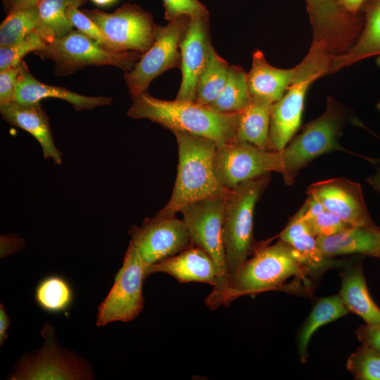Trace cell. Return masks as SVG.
<instances>
[{"label":"cell","instance_id":"obj_1","mask_svg":"<svg viewBox=\"0 0 380 380\" xmlns=\"http://www.w3.org/2000/svg\"><path fill=\"white\" fill-rule=\"evenodd\" d=\"M293 278L302 283L310 293L315 288L308 271L297 252L286 242L279 239L273 245L262 244L233 274L223 286L205 298L206 305L215 310L227 305L244 295L268 291H282L293 293L286 281Z\"/></svg>","mask_w":380,"mask_h":380},{"label":"cell","instance_id":"obj_2","mask_svg":"<svg viewBox=\"0 0 380 380\" xmlns=\"http://www.w3.org/2000/svg\"><path fill=\"white\" fill-rule=\"evenodd\" d=\"M241 113H220L195 102L161 100L144 91L132 97L127 114L134 119L150 120L172 132L210 139L220 146L235 141Z\"/></svg>","mask_w":380,"mask_h":380},{"label":"cell","instance_id":"obj_3","mask_svg":"<svg viewBox=\"0 0 380 380\" xmlns=\"http://www.w3.org/2000/svg\"><path fill=\"white\" fill-rule=\"evenodd\" d=\"M173 134L178 147L176 180L169 201L156 216H175L184 206L204 198L227 199L231 190L220 183L214 171L216 143L184 132Z\"/></svg>","mask_w":380,"mask_h":380},{"label":"cell","instance_id":"obj_4","mask_svg":"<svg viewBox=\"0 0 380 380\" xmlns=\"http://www.w3.org/2000/svg\"><path fill=\"white\" fill-rule=\"evenodd\" d=\"M270 180L265 174L239 184L231 190L226 200L222 242L224 252L225 272L222 286L262 244L253 236V215L256 203Z\"/></svg>","mask_w":380,"mask_h":380},{"label":"cell","instance_id":"obj_5","mask_svg":"<svg viewBox=\"0 0 380 380\" xmlns=\"http://www.w3.org/2000/svg\"><path fill=\"white\" fill-rule=\"evenodd\" d=\"M346 112L333 99L327 100L324 113L306 124L281 153V175L287 185L292 184L300 170L315 158L334 151H347L339 143Z\"/></svg>","mask_w":380,"mask_h":380},{"label":"cell","instance_id":"obj_6","mask_svg":"<svg viewBox=\"0 0 380 380\" xmlns=\"http://www.w3.org/2000/svg\"><path fill=\"white\" fill-rule=\"evenodd\" d=\"M33 53L43 60L52 61L57 76H66L90 65H113L127 72L142 55L135 51L108 50L78 30L47 43Z\"/></svg>","mask_w":380,"mask_h":380},{"label":"cell","instance_id":"obj_7","mask_svg":"<svg viewBox=\"0 0 380 380\" xmlns=\"http://www.w3.org/2000/svg\"><path fill=\"white\" fill-rule=\"evenodd\" d=\"M295 68L292 83L271 108L269 139L272 151H281L291 140L300 125L310 86L326 72L324 62L312 54H307Z\"/></svg>","mask_w":380,"mask_h":380},{"label":"cell","instance_id":"obj_8","mask_svg":"<svg viewBox=\"0 0 380 380\" xmlns=\"http://www.w3.org/2000/svg\"><path fill=\"white\" fill-rule=\"evenodd\" d=\"M190 18L182 15L166 25H156L153 44L124 75L132 97L144 92L151 81L163 72L180 67V45Z\"/></svg>","mask_w":380,"mask_h":380},{"label":"cell","instance_id":"obj_9","mask_svg":"<svg viewBox=\"0 0 380 380\" xmlns=\"http://www.w3.org/2000/svg\"><path fill=\"white\" fill-rule=\"evenodd\" d=\"M146 268L139 253L129 243L113 285L98 308L97 327L129 322L139 316L144 305L142 286Z\"/></svg>","mask_w":380,"mask_h":380},{"label":"cell","instance_id":"obj_10","mask_svg":"<svg viewBox=\"0 0 380 380\" xmlns=\"http://www.w3.org/2000/svg\"><path fill=\"white\" fill-rule=\"evenodd\" d=\"M213 165L218 181L228 190L271 172L281 173L283 170L279 151L264 150L237 141L217 146Z\"/></svg>","mask_w":380,"mask_h":380},{"label":"cell","instance_id":"obj_11","mask_svg":"<svg viewBox=\"0 0 380 380\" xmlns=\"http://www.w3.org/2000/svg\"><path fill=\"white\" fill-rule=\"evenodd\" d=\"M313 29L312 44L336 58L356 42L363 23L336 0H306Z\"/></svg>","mask_w":380,"mask_h":380},{"label":"cell","instance_id":"obj_12","mask_svg":"<svg viewBox=\"0 0 380 380\" xmlns=\"http://www.w3.org/2000/svg\"><path fill=\"white\" fill-rule=\"evenodd\" d=\"M226 200L223 198H204L189 203L180 210L191 243L206 252L216 266L217 281L213 289L222 286L224 277L222 229Z\"/></svg>","mask_w":380,"mask_h":380},{"label":"cell","instance_id":"obj_13","mask_svg":"<svg viewBox=\"0 0 380 380\" xmlns=\"http://www.w3.org/2000/svg\"><path fill=\"white\" fill-rule=\"evenodd\" d=\"M120 51L143 54L153 42L156 24L152 15L140 6L125 4L113 13L84 10Z\"/></svg>","mask_w":380,"mask_h":380},{"label":"cell","instance_id":"obj_14","mask_svg":"<svg viewBox=\"0 0 380 380\" xmlns=\"http://www.w3.org/2000/svg\"><path fill=\"white\" fill-rule=\"evenodd\" d=\"M132 244L147 266L174 255L191 245L184 222L173 217L146 218L129 230Z\"/></svg>","mask_w":380,"mask_h":380},{"label":"cell","instance_id":"obj_15","mask_svg":"<svg viewBox=\"0 0 380 380\" xmlns=\"http://www.w3.org/2000/svg\"><path fill=\"white\" fill-rule=\"evenodd\" d=\"M307 193L348 224L379 229L369 215L359 184L332 178L310 184Z\"/></svg>","mask_w":380,"mask_h":380},{"label":"cell","instance_id":"obj_16","mask_svg":"<svg viewBox=\"0 0 380 380\" xmlns=\"http://www.w3.org/2000/svg\"><path fill=\"white\" fill-rule=\"evenodd\" d=\"M208 15L191 18L180 45L182 82L176 99L194 102L212 44Z\"/></svg>","mask_w":380,"mask_h":380},{"label":"cell","instance_id":"obj_17","mask_svg":"<svg viewBox=\"0 0 380 380\" xmlns=\"http://www.w3.org/2000/svg\"><path fill=\"white\" fill-rule=\"evenodd\" d=\"M46 342L37 355L24 361L12 379H89L92 375L87 363L58 349L46 328Z\"/></svg>","mask_w":380,"mask_h":380},{"label":"cell","instance_id":"obj_18","mask_svg":"<svg viewBox=\"0 0 380 380\" xmlns=\"http://www.w3.org/2000/svg\"><path fill=\"white\" fill-rule=\"evenodd\" d=\"M279 237L295 249L315 285L326 271L343 267L347 262L329 257L322 251L317 238L303 218L300 208L289 220Z\"/></svg>","mask_w":380,"mask_h":380},{"label":"cell","instance_id":"obj_19","mask_svg":"<svg viewBox=\"0 0 380 380\" xmlns=\"http://www.w3.org/2000/svg\"><path fill=\"white\" fill-rule=\"evenodd\" d=\"M156 272L166 273L180 283L201 282L214 286L217 281V268L212 258L192 243L179 253L147 266L146 277Z\"/></svg>","mask_w":380,"mask_h":380},{"label":"cell","instance_id":"obj_20","mask_svg":"<svg viewBox=\"0 0 380 380\" xmlns=\"http://www.w3.org/2000/svg\"><path fill=\"white\" fill-rule=\"evenodd\" d=\"M0 113L8 124L26 131L39 142L44 158L61 164V153L55 145L49 118L40 102L23 104L14 101L0 104Z\"/></svg>","mask_w":380,"mask_h":380},{"label":"cell","instance_id":"obj_21","mask_svg":"<svg viewBox=\"0 0 380 380\" xmlns=\"http://www.w3.org/2000/svg\"><path fill=\"white\" fill-rule=\"evenodd\" d=\"M56 98L72 105L76 110H91L98 106H109L113 99L105 96H87L66 88L42 83L37 80L24 61L20 63V73L15 89V101L23 104L40 102L46 98Z\"/></svg>","mask_w":380,"mask_h":380},{"label":"cell","instance_id":"obj_22","mask_svg":"<svg viewBox=\"0 0 380 380\" xmlns=\"http://www.w3.org/2000/svg\"><path fill=\"white\" fill-rule=\"evenodd\" d=\"M340 272L338 295L349 312L360 317L367 324H380V308L368 291L362 262L347 261Z\"/></svg>","mask_w":380,"mask_h":380},{"label":"cell","instance_id":"obj_23","mask_svg":"<svg viewBox=\"0 0 380 380\" xmlns=\"http://www.w3.org/2000/svg\"><path fill=\"white\" fill-rule=\"evenodd\" d=\"M295 67L277 68L270 65L262 51L255 50L252 66L247 73V83L251 98L266 100L274 103L284 94L292 83Z\"/></svg>","mask_w":380,"mask_h":380},{"label":"cell","instance_id":"obj_24","mask_svg":"<svg viewBox=\"0 0 380 380\" xmlns=\"http://www.w3.org/2000/svg\"><path fill=\"white\" fill-rule=\"evenodd\" d=\"M317 243L331 258L360 254L380 259V228L351 226L334 235L317 237Z\"/></svg>","mask_w":380,"mask_h":380},{"label":"cell","instance_id":"obj_25","mask_svg":"<svg viewBox=\"0 0 380 380\" xmlns=\"http://www.w3.org/2000/svg\"><path fill=\"white\" fill-rule=\"evenodd\" d=\"M362 6L365 16L358 39L347 52L334 59L328 74L362 59L380 56V0H367Z\"/></svg>","mask_w":380,"mask_h":380},{"label":"cell","instance_id":"obj_26","mask_svg":"<svg viewBox=\"0 0 380 380\" xmlns=\"http://www.w3.org/2000/svg\"><path fill=\"white\" fill-rule=\"evenodd\" d=\"M272 104L269 101L251 98L249 106L241 113L235 141L271 150L269 132Z\"/></svg>","mask_w":380,"mask_h":380},{"label":"cell","instance_id":"obj_27","mask_svg":"<svg viewBox=\"0 0 380 380\" xmlns=\"http://www.w3.org/2000/svg\"><path fill=\"white\" fill-rule=\"evenodd\" d=\"M348 312L338 294L322 298L316 301L298 335V351L301 362L307 361L308 344L315 332L321 327L346 316Z\"/></svg>","mask_w":380,"mask_h":380},{"label":"cell","instance_id":"obj_28","mask_svg":"<svg viewBox=\"0 0 380 380\" xmlns=\"http://www.w3.org/2000/svg\"><path fill=\"white\" fill-rule=\"evenodd\" d=\"M87 0H42L37 6L39 20L35 29L47 43L61 38L73 30L66 15L71 5L80 7Z\"/></svg>","mask_w":380,"mask_h":380},{"label":"cell","instance_id":"obj_29","mask_svg":"<svg viewBox=\"0 0 380 380\" xmlns=\"http://www.w3.org/2000/svg\"><path fill=\"white\" fill-rule=\"evenodd\" d=\"M251 101L247 73L239 66L229 65L222 90L207 106L220 113H241L249 106Z\"/></svg>","mask_w":380,"mask_h":380},{"label":"cell","instance_id":"obj_30","mask_svg":"<svg viewBox=\"0 0 380 380\" xmlns=\"http://www.w3.org/2000/svg\"><path fill=\"white\" fill-rule=\"evenodd\" d=\"M229 65L210 47L206 65L198 82L195 103L207 106L222 90L229 74Z\"/></svg>","mask_w":380,"mask_h":380},{"label":"cell","instance_id":"obj_31","mask_svg":"<svg viewBox=\"0 0 380 380\" xmlns=\"http://www.w3.org/2000/svg\"><path fill=\"white\" fill-rule=\"evenodd\" d=\"M34 298L42 310L50 313H58L70 308L73 300V291L63 277L51 275L39 282Z\"/></svg>","mask_w":380,"mask_h":380},{"label":"cell","instance_id":"obj_32","mask_svg":"<svg viewBox=\"0 0 380 380\" xmlns=\"http://www.w3.org/2000/svg\"><path fill=\"white\" fill-rule=\"evenodd\" d=\"M308 195L300 209L303 220L316 238L332 236L352 226L326 209L315 197Z\"/></svg>","mask_w":380,"mask_h":380},{"label":"cell","instance_id":"obj_33","mask_svg":"<svg viewBox=\"0 0 380 380\" xmlns=\"http://www.w3.org/2000/svg\"><path fill=\"white\" fill-rule=\"evenodd\" d=\"M39 20L37 7L10 11L0 26V46L12 45L35 30Z\"/></svg>","mask_w":380,"mask_h":380},{"label":"cell","instance_id":"obj_34","mask_svg":"<svg viewBox=\"0 0 380 380\" xmlns=\"http://www.w3.org/2000/svg\"><path fill=\"white\" fill-rule=\"evenodd\" d=\"M347 369L358 380H380V353L362 345L348 359Z\"/></svg>","mask_w":380,"mask_h":380},{"label":"cell","instance_id":"obj_35","mask_svg":"<svg viewBox=\"0 0 380 380\" xmlns=\"http://www.w3.org/2000/svg\"><path fill=\"white\" fill-rule=\"evenodd\" d=\"M46 44L42 35L34 30L12 45L0 46V71L18 66L23 56L43 49Z\"/></svg>","mask_w":380,"mask_h":380},{"label":"cell","instance_id":"obj_36","mask_svg":"<svg viewBox=\"0 0 380 380\" xmlns=\"http://www.w3.org/2000/svg\"><path fill=\"white\" fill-rule=\"evenodd\" d=\"M66 15L74 27L89 37L98 42L105 49L120 52L118 47L106 37L102 30L84 12L75 5L70 6Z\"/></svg>","mask_w":380,"mask_h":380},{"label":"cell","instance_id":"obj_37","mask_svg":"<svg viewBox=\"0 0 380 380\" xmlns=\"http://www.w3.org/2000/svg\"><path fill=\"white\" fill-rule=\"evenodd\" d=\"M165 18L171 21L182 15L191 18L208 15L205 6L198 0H163Z\"/></svg>","mask_w":380,"mask_h":380},{"label":"cell","instance_id":"obj_38","mask_svg":"<svg viewBox=\"0 0 380 380\" xmlns=\"http://www.w3.org/2000/svg\"><path fill=\"white\" fill-rule=\"evenodd\" d=\"M19 73L20 64L18 66L0 71V104L15 101Z\"/></svg>","mask_w":380,"mask_h":380},{"label":"cell","instance_id":"obj_39","mask_svg":"<svg viewBox=\"0 0 380 380\" xmlns=\"http://www.w3.org/2000/svg\"><path fill=\"white\" fill-rule=\"evenodd\" d=\"M358 341L380 353V324L360 325L355 331Z\"/></svg>","mask_w":380,"mask_h":380},{"label":"cell","instance_id":"obj_40","mask_svg":"<svg viewBox=\"0 0 380 380\" xmlns=\"http://www.w3.org/2000/svg\"><path fill=\"white\" fill-rule=\"evenodd\" d=\"M1 258L18 251L25 244V241L18 236L3 235L0 239Z\"/></svg>","mask_w":380,"mask_h":380},{"label":"cell","instance_id":"obj_41","mask_svg":"<svg viewBox=\"0 0 380 380\" xmlns=\"http://www.w3.org/2000/svg\"><path fill=\"white\" fill-rule=\"evenodd\" d=\"M10 326V319L5 311L3 304L0 305V345L1 346L8 337L7 331Z\"/></svg>","mask_w":380,"mask_h":380},{"label":"cell","instance_id":"obj_42","mask_svg":"<svg viewBox=\"0 0 380 380\" xmlns=\"http://www.w3.org/2000/svg\"><path fill=\"white\" fill-rule=\"evenodd\" d=\"M348 13L357 15L367 0H336Z\"/></svg>","mask_w":380,"mask_h":380},{"label":"cell","instance_id":"obj_43","mask_svg":"<svg viewBox=\"0 0 380 380\" xmlns=\"http://www.w3.org/2000/svg\"><path fill=\"white\" fill-rule=\"evenodd\" d=\"M42 0H8L9 10L37 7Z\"/></svg>","mask_w":380,"mask_h":380},{"label":"cell","instance_id":"obj_44","mask_svg":"<svg viewBox=\"0 0 380 380\" xmlns=\"http://www.w3.org/2000/svg\"><path fill=\"white\" fill-rule=\"evenodd\" d=\"M377 164L376 172L366 179L367 182L380 193V160H375Z\"/></svg>","mask_w":380,"mask_h":380},{"label":"cell","instance_id":"obj_45","mask_svg":"<svg viewBox=\"0 0 380 380\" xmlns=\"http://www.w3.org/2000/svg\"><path fill=\"white\" fill-rule=\"evenodd\" d=\"M97 5L104 6L113 3L115 0H91Z\"/></svg>","mask_w":380,"mask_h":380},{"label":"cell","instance_id":"obj_46","mask_svg":"<svg viewBox=\"0 0 380 380\" xmlns=\"http://www.w3.org/2000/svg\"><path fill=\"white\" fill-rule=\"evenodd\" d=\"M378 108H379V109L380 110V102H379V103L378 104Z\"/></svg>","mask_w":380,"mask_h":380}]
</instances>
